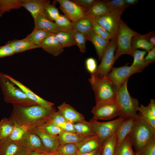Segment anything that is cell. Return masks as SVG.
I'll return each instance as SVG.
<instances>
[{"label":"cell","instance_id":"9c48e42d","mask_svg":"<svg viewBox=\"0 0 155 155\" xmlns=\"http://www.w3.org/2000/svg\"><path fill=\"white\" fill-rule=\"evenodd\" d=\"M149 65L146 64L136 67L128 66V63L119 67H113L106 76L116 87L120 86L132 74L142 71Z\"/></svg>","mask_w":155,"mask_h":155},{"label":"cell","instance_id":"44dd1931","mask_svg":"<svg viewBox=\"0 0 155 155\" xmlns=\"http://www.w3.org/2000/svg\"><path fill=\"white\" fill-rule=\"evenodd\" d=\"M34 20L35 28L41 29L54 34L62 30L55 22L49 20L43 14L37 16Z\"/></svg>","mask_w":155,"mask_h":155},{"label":"cell","instance_id":"9a60e30c","mask_svg":"<svg viewBox=\"0 0 155 155\" xmlns=\"http://www.w3.org/2000/svg\"><path fill=\"white\" fill-rule=\"evenodd\" d=\"M28 129L39 137L46 152H55L60 145L57 136L49 134L39 127Z\"/></svg>","mask_w":155,"mask_h":155},{"label":"cell","instance_id":"816d5d0a","mask_svg":"<svg viewBox=\"0 0 155 155\" xmlns=\"http://www.w3.org/2000/svg\"><path fill=\"white\" fill-rule=\"evenodd\" d=\"M57 126L60 127L63 131L76 133L73 123L66 121Z\"/></svg>","mask_w":155,"mask_h":155},{"label":"cell","instance_id":"603a6c76","mask_svg":"<svg viewBox=\"0 0 155 155\" xmlns=\"http://www.w3.org/2000/svg\"><path fill=\"white\" fill-rule=\"evenodd\" d=\"M6 44L12 48L15 54L35 48H40V44L36 45L31 42L26 38L21 40H9Z\"/></svg>","mask_w":155,"mask_h":155},{"label":"cell","instance_id":"6125c7cd","mask_svg":"<svg viewBox=\"0 0 155 155\" xmlns=\"http://www.w3.org/2000/svg\"><path fill=\"white\" fill-rule=\"evenodd\" d=\"M96 155H101L100 152L99 150H98V152H97V153H96Z\"/></svg>","mask_w":155,"mask_h":155},{"label":"cell","instance_id":"ee69618b","mask_svg":"<svg viewBox=\"0 0 155 155\" xmlns=\"http://www.w3.org/2000/svg\"><path fill=\"white\" fill-rule=\"evenodd\" d=\"M89 19L92 24V30L96 34L105 40H110L112 38L110 34L103 28L93 20Z\"/></svg>","mask_w":155,"mask_h":155},{"label":"cell","instance_id":"3957f363","mask_svg":"<svg viewBox=\"0 0 155 155\" xmlns=\"http://www.w3.org/2000/svg\"><path fill=\"white\" fill-rule=\"evenodd\" d=\"M137 152L145 146L155 137V130L141 117L137 114L129 135Z\"/></svg>","mask_w":155,"mask_h":155},{"label":"cell","instance_id":"836d02e7","mask_svg":"<svg viewBox=\"0 0 155 155\" xmlns=\"http://www.w3.org/2000/svg\"><path fill=\"white\" fill-rule=\"evenodd\" d=\"M14 123L9 118H3L0 121V141L9 137Z\"/></svg>","mask_w":155,"mask_h":155},{"label":"cell","instance_id":"6f0895ef","mask_svg":"<svg viewBox=\"0 0 155 155\" xmlns=\"http://www.w3.org/2000/svg\"><path fill=\"white\" fill-rule=\"evenodd\" d=\"M16 155H29V153L28 152L22 149Z\"/></svg>","mask_w":155,"mask_h":155},{"label":"cell","instance_id":"8d00e7d4","mask_svg":"<svg viewBox=\"0 0 155 155\" xmlns=\"http://www.w3.org/2000/svg\"><path fill=\"white\" fill-rule=\"evenodd\" d=\"M138 111L142 118L155 130V116H154L148 106L141 104Z\"/></svg>","mask_w":155,"mask_h":155},{"label":"cell","instance_id":"f1b7e54d","mask_svg":"<svg viewBox=\"0 0 155 155\" xmlns=\"http://www.w3.org/2000/svg\"><path fill=\"white\" fill-rule=\"evenodd\" d=\"M57 137L60 144L67 143H73L77 144L87 138L82 137L76 133L64 131L58 135Z\"/></svg>","mask_w":155,"mask_h":155},{"label":"cell","instance_id":"7dc6e473","mask_svg":"<svg viewBox=\"0 0 155 155\" xmlns=\"http://www.w3.org/2000/svg\"><path fill=\"white\" fill-rule=\"evenodd\" d=\"M38 127L49 134L57 137L63 131L58 126L49 123H45Z\"/></svg>","mask_w":155,"mask_h":155},{"label":"cell","instance_id":"d590c367","mask_svg":"<svg viewBox=\"0 0 155 155\" xmlns=\"http://www.w3.org/2000/svg\"><path fill=\"white\" fill-rule=\"evenodd\" d=\"M53 152L61 155H76L78 151L76 144L67 143L60 144Z\"/></svg>","mask_w":155,"mask_h":155},{"label":"cell","instance_id":"f5cc1de1","mask_svg":"<svg viewBox=\"0 0 155 155\" xmlns=\"http://www.w3.org/2000/svg\"><path fill=\"white\" fill-rule=\"evenodd\" d=\"M147 55L144 58V61L146 63H154L155 61V47L153 48L148 52Z\"/></svg>","mask_w":155,"mask_h":155},{"label":"cell","instance_id":"c3c4849f","mask_svg":"<svg viewBox=\"0 0 155 155\" xmlns=\"http://www.w3.org/2000/svg\"><path fill=\"white\" fill-rule=\"evenodd\" d=\"M87 70L91 74L94 73L97 68V62L95 59L92 57L87 59L85 62Z\"/></svg>","mask_w":155,"mask_h":155},{"label":"cell","instance_id":"7c38bea8","mask_svg":"<svg viewBox=\"0 0 155 155\" xmlns=\"http://www.w3.org/2000/svg\"><path fill=\"white\" fill-rule=\"evenodd\" d=\"M60 5L61 11L72 22L85 16L86 11L72 0H56Z\"/></svg>","mask_w":155,"mask_h":155},{"label":"cell","instance_id":"9f6ffc18","mask_svg":"<svg viewBox=\"0 0 155 155\" xmlns=\"http://www.w3.org/2000/svg\"><path fill=\"white\" fill-rule=\"evenodd\" d=\"M98 150L99 149L88 153H80L78 152L76 155H96Z\"/></svg>","mask_w":155,"mask_h":155},{"label":"cell","instance_id":"2e32d148","mask_svg":"<svg viewBox=\"0 0 155 155\" xmlns=\"http://www.w3.org/2000/svg\"><path fill=\"white\" fill-rule=\"evenodd\" d=\"M58 111L67 121L72 123L85 120L84 115L69 104L63 102L57 107Z\"/></svg>","mask_w":155,"mask_h":155},{"label":"cell","instance_id":"e0dca14e","mask_svg":"<svg viewBox=\"0 0 155 155\" xmlns=\"http://www.w3.org/2000/svg\"><path fill=\"white\" fill-rule=\"evenodd\" d=\"M22 6L30 13L33 19L43 14L45 6L50 3L48 0H21Z\"/></svg>","mask_w":155,"mask_h":155},{"label":"cell","instance_id":"7bdbcfd3","mask_svg":"<svg viewBox=\"0 0 155 155\" xmlns=\"http://www.w3.org/2000/svg\"><path fill=\"white\" fill-rule=\"evenodd\" d=\"M73 31L76 45L78 46L81 52L85 53L86 49V35L77 32Z\"/></svg>","mask_w":155,"mask_h":155},{"label":"cell","instance_id":"ba28073f","mask_svg":"<svg viewBox=\"0 0 155 155\" xmlns=\"http://www.w3.org/2000/svg\"><path fill=\"white\" fill-rule=\"evenodd\" d=\"M125 119L119 117L117 119L110 121L100 122L93 117L88 122L99 138L101 144L114 133L118 125Z\"/></svg>","mask_w":155,"mask_h":155},{"label":"cell","instance_id":"bcb514c9","mask_svg":"<svg viewBox=\"0 0 155 155\" xmlns=\"http://www.w3.org/2000/svg\"><path fill=\"white\" fill-rule=\"evenodd\" d=\"M66 121L64 117L58 111H56L54 110L49 114L47 123L57 126Z\"/></svg>","mask_w":155,"mask_h":155},{"label":"cell","instance_id":"484cf974","mask_svg":"<svg viewBox=\"0 0 155 155\" xmlns=\"http://www.w3.org/2000/svg\"><path fill=\"white\" fill-rule=\"evenodd\" d=\"M111 11L103 1L96 0V2L86 11V17L98 16Z\"/></svg>","mask_w":155,"mask_h":155},{"label":"cell","instance_id":"d6a6232c","mask_svg":"<svg viewBox=\"0 0 155 155\" xmlns=\"http://www.w3.org/2000/svg\"><path fill=\"white\" fill-rule=\"evenodd\" d=\"M73 23L72 30L86 35L92 30V25L91 21L86 17L81 18Z\"/></svg>","mask_w":155,"mask_h":155},{"label":"cell","instance_id":"94428289","mask_svg":"<svg viewBox=\"0 0 155 155\" xmlns=\"http://www.w3.org/2000/svg\"><path fill=\"white\" fill-rule=\"evenodd\" d=\"M49 153H50L51 155H61L54 152Z\"/></svg>","mask_w":155,"mask_h":155},{"label":"cell","instance_id":"b9f144b4","mask_svg":"<svg viewBox=\"0 0 155 155\" xmlns=\"http://www.w3.org/2000/svg\"><path fill=\"white\" fill-rule=\"evenodd\" d=\"M55 22L56 25L61 29L65 30L73 29V22L64 15H60Z\"/></svg>","mask_w":155,"mask_h":155},{"label":"cell","instance_id":"cb8c5ba5","mask_svg":"<svg viewBox=\"0 0 155 155\" xmlns=\"http://www.w3.org/2000/svg\"><path fill=\"white\" fill-rule=\"evenodd\" d=\"M21 149L18 142L9 138L0 141V155H16Z\"/></svg>","mask_w":155,"mask_h":155},{"label":"cell","instance_id":"8992f818","mask_svg":"<svg viewBox=\"0 0 155 155\" xmlns=\"http://www.w3.org/2000/svg\"><path fill=\"white\" fill-rule=\"evenodd\" d=\"M140 34L130 28L120 20L116 38L117 48L114 55L115 62L124 54L133 56L135 50L131 46L132 38Z\"/></svg>","mask_w":155,"mask_h":155},{"label":"cell","instance_id":"4dcf8cb0","mask_svg":"<svg viewBox=\"0 0 155 155\" xmlns=\"http://www.w3.org/2000/svg\"><path fill=\"white\" fill-rule=\"evenodd\" d=\"M73 124L76 133L82 137H88L96 135L88 121L85 120Z\"/></svg>","mask_w":155,"mask_h":155},{"label":"cell","instance_id":"74e56055","mask_svg":"<svg viewBox=\"0 0 155 155\" xmlns=\"http://www.w3.org/2000/svg\"><path fill=\"white\" fill-rule=\"evenodd\" d=\"M56 1L51 4L49 3L45 6L43 11V15L48 19L53 22L60 15L58 9L56 7Z\"/></svg>","mask_w":155,"mask_h":155},{"label":"cell","instance_id":"be15d7a7","mask_svg":"<svg viewBox=\"0 0 155 155\" xmlns=\"http://www.w3.org/2000/svg\"><path fill=\"white\" fill-rule=\"evenodd\" d=\"M1 16H1V14L0 13V17H1Z\"/></svg>","mask_w":155,"mask_h":155},{"label":"cell","instance_id":"db71d44e","mask_svg":"<svg viewBox=\"0 0 155 155\" xmlns=\"http://www.w3.org/2000/svg\"><path fill=\"white\" fill-rule=\"evenodd\" d=\"M145 37L149 42L153 46H155V31L150 32L147 34H145Z\"/></svg>","mask_w":155,"mask_h":155},{"label":"cell","instance_id":"f6af8a7d","mask_svg":"<svg viewBox=\"0 0 155 155\" xmlns=\"http://www.w3.org/2000/svg\"><path fill=\"white\" fill-rule=\"evenodd\" d=\"M135 155H155V137L145 146L135 152Z\"/></svg>","mask_w":155,"mask_h":155},{"label":"cell","instance_id":"681fc988","mask_svg":"<svg viewBox=\"0 0 155 155\" xmlns=\"http://www.w3.org/2000/svg\"><path fill=\"white\" fill-rule=\"evenodd\" d=\"M86 12L96 1L95 0H72ZM86 13V12H85Z\"/></svg>","mask_w":155,"mask_h":155},{"label":"cell","instance_id":"d4e9b609","mask_svg":"<svg viewBox=\"0 0 155 155\" xmlns=\"http://www.w3.org/2000/svg\"><path fill=\"white\" fill-rule=\"evenodd\" d=\"M55 35L63 48L76 45L73 30H61L55 34Z\"/></svg>","mask_w":155,"mask_h":155},{"label":"cell","instance_id":"83f0119b","mask_svg":"<svg viewBox=\"0 0 155 155\" xmlns=\"http://www.w3.org/2000/svg\"><path fill=\"white\" fill-rule=\"evenodd\" d=\"M117 143V135L115 132L101 144L99 150L101 155H114Z\"/></svg>","mask_w":155,"mask_h":155},{"label":"cell","instance_id":"d6986e66","mask_svg":"<svg viewBox=\"0 0 155 155\" xmlns=\"http://www.w3.org/2000/svg\"><path fill=\"white\" fill-rule=\"evenodd\" d=\"M87 40L94 45L99 60H101L103 53L111 40H105L96 34L92 30L86 35Z\"/></svg>","mask_w":155,"mask_h":155},{"label":"cell","instance_id":"4316f807","mask_svg":"<svg viewBox=\"0 0 155 155\" xmlns=\"http://www.w3.org/2000/svg\"><path fill=\"white\" fill-rule=\"evenodd\" d=\"M131 140L128 135L119 144L116 145L114 155H135Z\"/></svg>","mask_w":155,"mask_h":155},{"label":"cell","instance_id":"7402d4cb","mask_svg":"<svg viewBox=\"0 0 155 155\" xmlns=\"http://www.w3.org/2000/svg\"><path fill=\"white\" fill-rule=\"evenodd\" d=\"M134 119L126 118L118 125L115 132L117 137L116 145L121 143L129 135L133 124Z\"/></svg>","mask_w":155,"mask_h":155},{"label":"cell","instance_id":"f35d334b","mask_svg":"<svg viewBox=\"0 0 155 155\" xmlns=\"http://www.w3.org/2000/svg\"><path fill=\"white\" fill-rule=\"evenodd\" d=\"M29 131L28 128L20 126L14 123L13 131L9 137L12 141L18 142Z\"/></svg>","mask_w":155,"mask_h":155},{"label":"cell","instance_id":"f546056e","mask_svg":"<svg viewBox=\"0 0 155 155\" xmlns=\"http://www.w3.org/2000/svg\"><path fill=\"white\" fill-rule=\"evenodd\" d=\"M131 46L134 50L140 49L148 52L154 47L147 40L145 34H141L139 36L132 37Z\"/></svg>","mask_w":155,"mask_h":155},{"label":"cell","instance_id":"52a82bcc","mask_svg":"<svg viewBox=\"0 0 155 155\" xmlns=\"http://www.w3.org/2000/svg\"><path fill=\"white\" fill-rule=\"evenodd\" d=\"M124 11H113L102 16L86 17L103 28L110 34L112 38H116L121 17Z\"/></svg>","mask_w":155,"mask_h":155},{"label":"cell","instance_id":"5bb4252c","mask_svg":"<svg viewBox=\"0 0 155 155\" xmlns=\"http://www.w3.org/2000/svg\"><path fill=\"white\" fill-rule=\"evenodd\" d=\"M5 75L6 77L22 90L28 98L37 104L50 111L55 109L53 108L54 103L47 101L40 97L22 83L16 80L10 76L6 74H5Z\"/></svg>","mask_w":155,"mask_h":155},{"label":"cell","instance_id":"5b68a950","mask_svg":"<svg viewBox=\"0 0 155 155\" xmlns=\"http://www.w3.org/2000/svg\"><path fill=\"white\" fill-rule=\"evenodd\" d=\"M89 81L94 93L96 103L115 100L114 85L106 76L91 74Z\"/></svg>","mask_w":155,"mask_h":155},{"label":"cell","instance_id":"ab89813d","mask_svg":"<svg viewBox=\"0 0 155 155\" xmlns=\"http://www.w3.org/2000/svg\"><path fill=\"white\" fill-rule=\"evenodd\" d=\"M146 52L144 51H141L137 49L135 50L133 55L134 60L133 63L130 66L132 67H136L149 65L150 63H146L144 61L145 56Z\"/></svg>","mask_w":155,"mask_h":155},{"label":"cell","instance_id":"11a10c76","mask_svg":"<svg viewBox=\"0 0 155 155\" xmlns=\"http://www.w3.org/2000/svg\"><path fill=\"white\" fill-rule=\"evenodd\" d=\"M138 1L137 0H125L126 4L129 6L136 4Z\"/></svg>","mask_w":155,"mask_h":155},{"label":"cell","instance_id":"680465c9","mask_svg":"<svg viewBox=\"0 0 155 155\" xmlns=\"http://www.w3.org/2000/svg\"><path fill=\"white\" fill-rule=\"evenodd\" d=\"M29 155H41V152L37 151H31L28 152Z\"/></svg>","mask_w":155,"mask_h":155},{"label":"cell","instance_id":"7a4b0ae2","mask_svg":"<svg viewBox=\"0 0 155 155\" xmlns=\"http://www.w3.org/2000/svg\"><path fill=\"white\" fill-rule=\"evenodd\" d=\"M0 87L4 101L13 105L26 106L37 104L30 99L20 88L0 72Z\"/></svg>","mask_w":155,"mask_h":155},{"label":"cell","instance_id":"8fae6325","mask_svg":"<svg viewBox=\"0 0 155 155\" xmlns=\"http://www.w3.org/2000/svg\"><path fill=\"white\" fill-rule=\"evenodd\" d=\"M116 48V39L112 38L104 51L101 63L94 73L106 76L110 72L115 63L114 53Z\"/></svg>","mask_w":155,"mask_h":155},{"label":"cell","instance_id":"ac0fdd59","mask_svg":"<svg viewBox=\"0 0 155 155\" xmlns=\"http://www.w3.org/2000/svg\"><path fill=\"white\" fill-rule=\"evenodd\" d=\"M40 48L54 56L57 57L63 51V48L53 34L48 37L41 44Z\"/></svg>","mask_w":155,"mask_h":155},{"label":"cell","instance_id":"e575fe53","mask_svg":"<svg viewBox=\"0 0 155 155\" xmlns=\"http://www.w3.org/2000/svg\"><path fill=\"white\" fill-rule=\"evenodd\" d=\"M22 7L21 0H0V13L2 16L6 12Z\"/></svg>","mask_w":155,"mask_h":155},{"label":"cell","instance_id":"60d3db41","mask_svg":"<svg viewBox=\"0 0 155 155\" xmlns=\"http://www.w3.org/2000/svg\"><path fill=\"white\" fill-rule=\"evenodd\" d=\"M111 11L125 10L129 5L126 4L125 0L103 1Z\"/></svg>","mask_w":155,"mask_h":155},{"label":"cell","instance_id":"1f68e13d","mask_svg":"<svg viewBox=\"0 0 155 155\" xmlns=\"http://www.w3.org/2000/svg\"><path fill=\"white\" fill-rule=\"evenodd\" d=\"M53 33L34 28L33 31L26 37L33 44L38 45L41 44Z\"/></svg>","mask_w":155,"mask_h":155},{"label":"cell","instance_id":"ffe728a7","mask_svg":"<svg viewBox=\"0 0 155 155\" xmlns=\"http://www.w3.org/2000/svg\"><path fill=\"white\" fill-rule=\"evenodd\" d=\"M76 145L78 152L84 153L99 149L101 143L99 138L96 134L85 139Z\"/></svg>","mask_w":155,"mask_h":155},{"label":"cell","instance_id":"f907efd6","mask_svg":"<svg viewBox=\"0 0 155 155\" xmlns=\"http://www.w3.org/2000/svg\"><path fill=\"white\" fill-rule=\"evenodd\" d=\"M14 54L13 49L8 44L0 46V58L11 56Z\"/></svg>","mask_w":155,"mask_h":155},{"label":"cell","instance_id":"30bf717a","mask_svg":"<svg viewBox=\"0 0 155 155\" xmlns=\"http://www.w3.org/2000/svg\"><path fill=\"white\" fill-rule=\"evenodd\" d=\"M96 119L108 120L119 116V110L115 100L96 103L91 111Z\"/></svg>","mask_w":155,"mask_h":155},{"label":"cell","instance_id":"6da1fadb","mask_svg":"<svg viewBox=\"0 0 155 155\" xmlns=\"http://www.w3.org/2000/svg\"><path fill=\"white\" fill-rule=\"evenodd\" d=\"M53 110H49L38 104L26 106L13 105L9 118L14 123L30 129L47 123L49 116Z\"/></svg>","mask_w":155,"mask_h":155},{"label":"cell","instance_id":"4fadbf2b","mask_svg":"<svg viewBox=\"0 0 155 155\" xmlns=\"http://www.w3.org/2000/svg\"><path fill=\"white\" fill-rule=\"evenodd\" d=\"M18 143L22 149L27 152H46L39 137L31 131L29 130L22 138Z\"/></svg>","mask_w":155,"mask_h":155},{"label":"cell","instance_id":"277c9868","mask_svg":"<svg viewBox=\"0 0 155 155\" xmlns=\"http://www.w3.org/2000/svg\"><path fill=\"white\" fill-rule=\"evenodd\" d=\"M126 80L119 87L115 86L116 92L115 100L119 110V117L126 118H135L139 107V102L136 98L131 96L128 91Z\"/></svg>","mask_w":155,"mask_h":155},{"label":"cell","instance_id":"91938a15","mask_svg":"<svg viewBox=\"0 0 155 155\" xmlns=\"http://www.w3.org/2000/svg\"><path fill=\"white\" fill-rule=\"evenodd\" d=\"M41 155H51L49 153L46 152H41Z\"/></svg>","mask_w":155,"mask_h":155}]
</instances>
